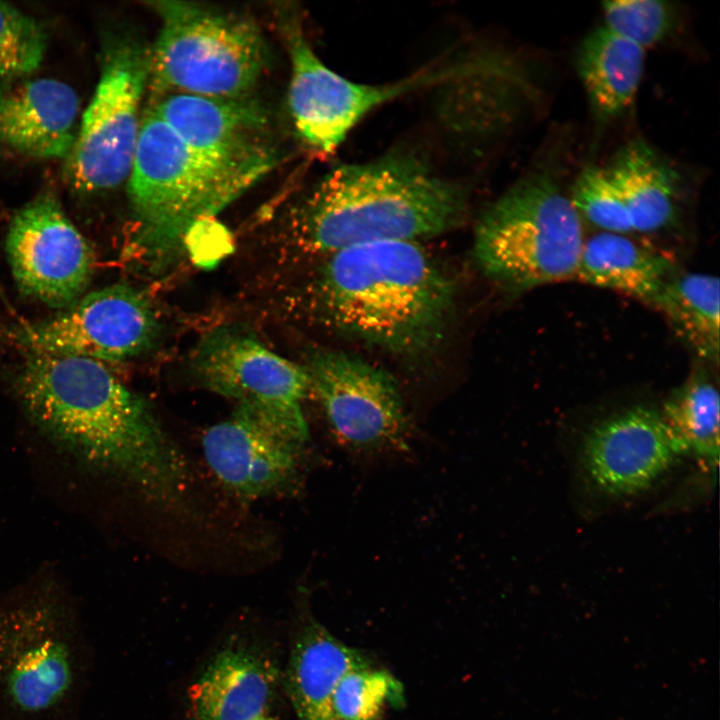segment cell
<instances>
[{
  "instance_id": "1",
  "label": "cell",
  "mask_w": 720,
  "mask_h": 720,
  "mask_svg": "<svg viewBox=\"0 0 720 720\" xmlns=\"http://www.w3.org/2000/svg\"><path fill=\"white\" fill-rule=\"evenodd\" d=\"M15 387L32 423L80 462L157 504H183L190 482L183 453L146 401L102 362L30 353Z\"/></svg>"
},
{
  "instance_id": "2",
  "label": "cell",
  "mask_w": 720,
  "mask_h": 720,
  "mask_svg": "<svg viewBox=\"0 0 720 720\" xmlns=\"http://www.w3.org/2000/svg\"><path fill=\"white\" fill-rule=\"evenodd\" d=\"M314 288L328 325L405 357L440 341L454 304L452 281L417 241L370 242L327 255Z\"/></svg>"
},
{
  "instance_id": "3",
  "label": "cell",
  "mask_w": 720,
  "mask_h": 720,
  "mask_svg": "<svg viewBox=\"0 0 720 720\" xmlns=\"http://www.w3.org/2000/svg\"><path fill=\"white\" fill-rule=\"evenodd\" d=\"M465 210L457 184L408 152H392L330 170L299 204L293 230L302 248L327 256L370 242L434 236L455 227Z\"/></svg>"
},
{
  "instance_id": "4",
  "label": "cell",
  "mask_w": 720,
  "mask_h": 720,
  "mask_svg": "<svg viewBox=\"0 0 720 720\" xmlns=\"http://www.w3.org/2000/svg\"><path fill=\"white\" fill-rule=\"evenodd\" d=\"M91 647L54 577L0 596V720H71L88 688Z\"/></svg>"
},
{
  "instance_id": "5",
  "label": "cell",
  "mask_w": 720,
  "mask_h": 720,
  "mask_svg": "<svg viewBox=\"0 0 720 720\" xmlns=\"http://www.w3.org/2000/svg\"><path fill=\"white\" fill-rule=\"evenodd\" d=\"M268 172L191 147L148 108L128 177L139 248L152 259L172 252L193 226L217 214Z\"/></svg>"
},
{
  "instance_id": "6",
  "label": "cell",
  "mask_w": 720,
  "mask_h": 720,
  "mask_svg": "<svg viewBox=\"0 0 720 720\" xmlns=\"http://www.w3.org/2000/svg\"><path fill=\"white\" fill-rule=\"evenodd\" d=\"M585 239L582 220L552 172L515 183L480 217L477 264L490 278L523 290L575 278Z\"/></svg>"
},
{
  "instance_id": "7",
  "label": "cell",
  "mask_w": 720,
  "mask_h": 720,
  "mask_svg": "<svg viewBox=\"0 0 720 720\" xmlns=\"http://www.w3.org/2000/svg\"><path fill=\"white\" fill-rule=\"evenodd\" d=\"M149 5L160 19L150 49L151 88L161 95H249L268 59L253 20L198 2L160 0Z\"/></svg>"
},
{
  "instance_id": "8",
  "label": "cell",
  "mask_w": 720,
  "mask_h": 720,
  "mask_svg": "<svg viewBox=\"0 0 720 720\" xmlns=\"http://www.w3.org/2000/svg\"><path fill=\"white\" fill-rule=\"evenodd\" d=\"M149 73L150 49L143 41L129 33L107 41L95 93L66 158V176L74 190L101 192L129 177Z\"/></svg>"
},
{
  "instance_id": "9",
  "label": "cell",
  "mask_w": 720,
  "mask_h": 720,
  "mask_svg": "<svg viewBox=\"0 0 720 720\" xmlns=\"http://www.w3.org/2000/svg\"><path fill=\"white\" fill-rule=\"evenodd\" d=\"M191 368L210 391L235 399L295 441L309 438L302 401L311 391L304 367L237 328H216L195 348Z\"/></svg>"
},
{
  "instance_id": "10",
  "label": "cell",
  "mask_w": 720,
  "mask_h": 720,
  "mask_svg": "<svg viewBox=\"0 0 720 720\" xmlns=\"http://www.w3.org/2000/svg\"><path fill=\"white\" fill-rule=\"evenodd\" d=\"M159 322L147 296L127 284L92 291L64 312L24 324L14 338L30 353L123 361L148 350Z\"/></svg>"
},
{
  "instance_id": "11",
  "label": "cell",
  "mask_w": 720,
  "mask_h": 720,
  "mask_svg": "<svg viewBox=\"0 0 720 720\" xmlns=\"http://www.w3.org/2000/svg\"><path fill=\"white\" fill-rule=\"evenodd\" d=\"M289 108L299 136L313 149L333 152L350 130L375 108L417 88L460 78L461 64L431 69L395 83L353 82L328 68L307 42L289 49Z\"/></svg>"
},
{
  "instance_id": "12",
  "label": "cell",
  "mask_w": 720,
  "mask_h": 720,
  "mask_svg": "<svg viewBox=\"0 0 720 720\" xmlns=\"http://www.w3.org/2000/svg\"><path fill=\"white\" fill-rule=\"evenodd\" d=\"M331 430L357 450L401 448L410 430L399 388L385 371L342 352H319L305 366Z\"/></svg>"
},
{
  "instance_id": "13",
  "label": "cell",
  "mask_w": 720,
  "mask_h": 720,
  "mask_svg": "<svg viewBox=\"0 0 720 720\" xmlns=\"http://www.w3.org/2000/svg\"><path fill=\"white\" fill-rule=\"evenodd\" d=\"M6 251L22 293L54 308L79 300L94 269L90 245L47 192L13 216Z\"/></svg>"
},
{
  "instance_id": "14",
  "label": "cell",
  "mask_w": 720,
  "mask_h": 720,
  "mask_svg": "<svg viewBox=\"0 0 720 720\" xmlns=\"http://www.w3.org/2000/svg\"><path fill=\"white\" fill-rule=\"evenodd\" d=\"M684 451L660 411L637 406L595 424L581 449L592 483L611 496L650 488Z\"/></svg>"
},
{
  "instance_id": "15",
  "label": "cell",
  "mask_w": 720,
  "mask_h": 720,
  "mask_svg": "<svg viewBox=\"0 0 720 720\" xmlns=\"http://www.w3.org/2000/svg\"><path fill=\"white\" fill-rule=\"evenodd\" d=\"M151 108L185 143L217 159L270 171L278 160L268 112L249 95H160Z\"/></svg>"
},
{
  "instance_id": "16",
  "label": "cell",
  "mask_w": 720,
  "mask_h": 720,
  "mask_svg": "<svg viewBox=\"0 0 720 720\" xmlns=\"http://www.w3.org/2000/svg\"><path fill=\"white\" fill-rule=\"evenodd\" d=\"M302 446L243 404L202 437L211 470L244 499L264 497L288 485L296 474Z\"/></svg>"
},
{
  "instance_id": "17",
  "label": "cell",
  "mask_w": 720,
  "mask_h": 720,
  "mask_svg": "<svg viewBox=\"0 0 720 720\" xmlns=\"http://www.w3.org/2000/svg\"><path fill=\"white\" fill-rule=\"evenodd\" d=\"M79 98L52 78L0 81V138L37 158H67L77 137Z\"/></svg>"
},
{
  "instance_id": "18",
  "label": "cell",
  "mask_w": 720,
  "mask_h": 720,
  "mask_svg": "<svg viewBox=\"0 0 720 720\" xmlns=\"http://www.w3.org/2000/svg\"><path fill=\"white\" fill-rule=\"evenodd\" d=\"M277 670L263 654L244 647L221 650L189 688L193 720H255L265 715Z\"/></svg>"
},
{
  "instance_id": "19",
  "label": "cell",
  "mask_w": 720,
  "mask_h": 720,
  "mask_svg": "<svg viewBox=\"0 0 720 720\" xmlns=\"http://www.w3.org/2000/svg\"><path fill=\"white\" fill-rule=\"evenodd\" d=\"M365 665L368 661L358 650L320 624L305 626L292 649L285 677L298 720H335L332 699L339 681L350 670Z\"/></svg>"
},
{
  "instance_id": "20",
  "label": "cell",
  "mask_w": 720,
  "mask_h": 720,
  "mask_svg": "<svg viewBox=\"0 0 720 720\" xmlns=\"http://www.w3.org/2000/svg\"><path fill=\"white\" fill-rule=\"evenodd\" d=\"M604 169L624 201L633 232H656L674 222L679 177L645 141L625 144Z\"/></svg>"
},
{
  "instance_id": "21",
  "label": "cell",
  "mask_w": 720,
  "mask_h": 720,
  "mask_svg": "<svg viewBox=\"0 0 720 720\" xmlns=\"http://www.w3.org/2000/svg\"><path fill=\"white\" fill-rule=\"evenodd\" d=\"M671 272L663 254L626 234L601 232L584 241L575 278L652 304Z\"/></svg>"
},
{
  "instance_id": "22",
  "label": "cell",
  "mask_w": 720,
  "mask_h": 720,
  "mask_svg": "<svg viewBox=\"0 0 720 720\" xmlns=\"http://www.w3.org/2000/svg\"><path fill=\"white\" fill-rule=\"evenodd\" d=\"M645 50L605 26L581 42L576 56L579 77L596 119L606 123L632 102L642 79Z\"/></svg>"
},
{
  "instance_id": "23",
  "label": "cell",
  "mask_w": 720,
  "mask_h": 720,
  "mask_svg": "<svg viewBox=\"0 0 720 720\" xmlns=\"http://www.w3.org/2000/svg\"><path fill=\"white\" fill-rule=\"evenodd\" d=\"M719 279L706 273L671 277L653 305L697 354L718 362L720 348Z\"/></svg>"
},
{
  "instance_id": "24",
  "label": "cell",
  "mask_w": 720,
  "mask_h": 720,
  "mask_svg": "<svg viewBox=\"0 0 720 720\" xmlns=\"http://www.w3.org/2000/svg\"><path fill=\"white\" fill-rule=\"evenodd\" d=\"M719 393L703 372L692 375L665 401L660 411L684 453L718 464Z\"/></svg>"
},
{
  "instance_id": "25",
  "label": "cell",
  "mask_w": 720,
  "mask_h": 720,
  "mask_svg": "<svg viewBox=\"0 0 720 720\" xmlns=\"http://www.w3.org/2000/svg\"><path fill=\"white\" fill-rule=\"evenodd\" d=\"M403 703L401 683L389 672L368 664L341 678L333 695L332 711L335 720H378L388 705Z\"/></svg>"
},
{
  "instance_id": "26",
  "label": "cell",
  "mask_w": 720,
  "mask_h": 720,
  "mask_svg": "<svg viewBox=\"0 0 720 720\" xmlns=\"http://www.w3.org/2000/svg\"><path fill=\"white\" fill-rule=\"evenodd\" d=\"M46 44V32L36 19L0 2V81H14L35 71Z\"/></svg>"
},
{
  "instance_id": "27",
  "label": "cell",
  "mask_w": 720,
  "mask_h": 720,
  "mask_svg": "<svg viewBox=\"0 0 720 720\" xmlns=\"http://www.w3.org/2000/svg\"><path fill=\"white\" fill-rule=\"evenodd\" d=\"M602 10L603 26L644 50L663 41L677 21L676 9L666 1H605Z\"/></svg>"
},
{
  "instance_id": "28",
  "label": "cell",
  "mask_w": 720,
  "mask_h": 720,
  "mask_svg": "<svg viewBox=\"0 0 720 720\" xmlns=\"http://www.w3.org/2000/svg\"><path fill=\"white\" fill-rule=\"evenodd\" d=\"M570 201L580 217L602 232H633L624 201L604 168L585 167L576 179Z\"/></svg>"
},
{
  "instance_id": "29",
  "label": "cell",
  "mask_w": 720,
  "mask_h": 720,
  "mask_svg": "<svg viewBox=\"0 0 720 720\" xmlns=\"http://www.w3.org/2000/svg\"><path fill=\"white\" fill-rule=\"evenodd\" d=\"M255 720H274V719H272V718H270V717H268V716H266V715H262V716L258 717V718L255 719Z\"/></svg>"
},
{
  "instance_id": "30",
  "label": "cell",
  "mask_w": 720,
  "mask_h": 720,
  "mask_svg": "<svg viewBox=\"0 0 720 720\" xmlns=\"http://www.w3.org/2000/svg\"><path fill=\"white\" fill-rule=\"evenodd\" d=\"M71 720H78V719H71Z\"/></svg>"
}]
</instances>
